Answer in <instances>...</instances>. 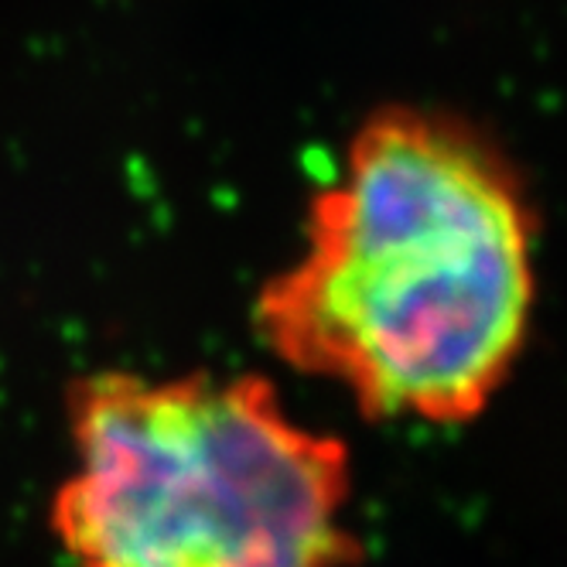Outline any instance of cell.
<instances>
[{
  "label": "cell",
  "mask_w": 567,
  "mask_h": 567,
  "mask_svg": "<svg viewBox=\"0 0 567 567\" xmlns=\"http://www.w3.org/2000/svg\"><path fill=\"white\" fill-rule=\"evenodd\" d=\"M537 213L472 120L390 103L308 206L305 247L257 295V332L380 421L468 424L530 342Z\"/></svg>",
  "instance_id": "1"
},
{
  "label": "cell",
  "mask_w": 567,
  "mask_h": 567,
  "mask_svg": "<svg viewBox=\"0 0 567 567\" xmlns=\"http://www.w3.org/2000/svg\"><path fill=\"white\" fill-rule=\"evenodd\" d=\"M75 465L49 506L72 567H349V449L270 380L100 370L69 383Z\"/></svg>",
  "instance_id": "2"
}]
</instances>
